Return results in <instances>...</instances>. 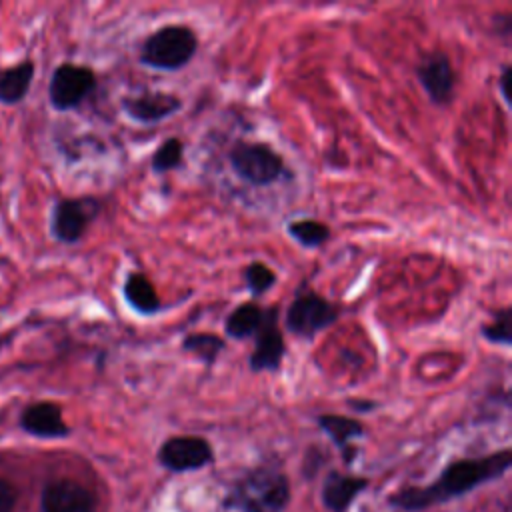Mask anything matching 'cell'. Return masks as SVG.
Segmentation results:
<instances>
[{
    "mask_svg": "<svg viewBox=\"0 0 512 512\" xmlns=\"http://www.w3.org/2000/svg\"><path fill=\"white\" fill-rule=\"evenodd\" d=\"M278 306H266L260 330L254 336V348L248 356V368L256 374L278 372L286 356V340L280 328Z\"/></svg>",
    "mask_w": 512,
    "mask_h": 512,
    "instance_id": "cell-9",
    "label": "cell"
},
{
    "mask_svg": "<svg viewBox=\"0 0 512 512\" xmlns=\"http://www.w3.org/2000/svg\"><path fill=\"white\" fill-rule=\"evenodd\" d=\"M286 234L298 246H302L306 250H316L330 240L332 230L326 222H322L318 218H294L286 224Z\"/></svg>",
    "mask_w": 512,
    "mask_h": 512,
    "instance_id": "cell-20",
    "label": "cell"
},
{
    "mask_svg": "<svg viewBox=\"0 0 512 512\" xmlns=\"http://www.w3.org/2000/svg\"><path fill=\"white\" fill-rule=\"evenodd\" d=\"M290 502V482L286 474L272 466H258L240 476L222 506L238 512H284Z\"/></svg>",
    "mask_w": 512,
    "mask_h": 512,
    "instance_id": "cell-2",
    "label": "cell"
},
{
    "mask_svg": "<svg viewBox=\"0 0 512 512\" xmlns=\"http://www.w3.org/2000/svg\"><path fill=\"white\" fill-rule=\"evenodd\" d=\"M340 306L322 294L302 288L284 312V328L304 340H314L316 334L334 326L340 318Z\"/></svg>",
    "mask_w": 512,
    "mask_h": 512,
    "instance_id": "cell-5",
    "label": "cell"
},
{
    "mask_svg": "<svg viewBox=\"0 0 512 512\" xmlns=\"http://www.w3.org/2000/svg\"><path fill=\"white\" fill-rule=\"evenodd\" d=\"M510 320H512L510 318V306L498 308L494 312L492 320L480 326V336L486 342H490V344H496V346H502V348H510V344H512Z\"/></svg>",
    "mask_w": 512,
    "mask_h": 512,
    "instance_id": "cell-23",
    "label": "cell"
},
{
    "mask_svg": "<svg viewBox=\"0 0 512 512\" xmlns=\"http://www.w3.org/2000/svg\"><path fill=\"white\" fill-rule=\"evenodd\" d=\"M22 428L38 438H64L70 434L62 418V408L54 402H34L20 416Z\"/></svg>",
    "mask_w": 512,
    "mask_h": 512,
    "instance_id": "cell-15",
    "label": "cell"
},
{
    "mask_svg": "<svg viewBox=\"0 0 512 512\" xmlns=\"http://www.w3.org/2000/svg\"><path fill=\"white\" fill-rule=\"evenodd\" d=\"M242 278H244V284H246L248 292L252 294V300H258L260 296L270 292L276 286V282H278L276 272L268 264H264L260 260L250 262L242 270Z\"/></svg>",
    "mask_w": 512,
    "mask_h": 512,
    "instance_id": "cell-22",
    "label": "cell"
},
{
    "mask_svg": "<svg viewBox=\"0 0 512 512\" xmlns=\"http://www.w3.org/2000/svg\"><path fill=\"white\" fill-rule=\"evenodd\" d=\"M122 298L132 312L144 318H152L162 310V300L152 280L138 270H132L126 274L122 282Z\"/></svg>",
    "mask_w": 512,
    "mask_h": 512,
    "instance_id": "cell-16",
    "label": "cell"
},
{
    "mask_svg": "<svg viewBox=\"0 0 512 512\" xmlns=\"http://www.w3.org/2000/svg\"><path fill=\"white\" fill-rule=\"evenodd\" d=\"M316 424L340 450L342 460L348 466H352V462L356 460V454H358V448L354 446V442L366 434L364 424L358 418L344 416V414H332V412L318 414Z\"/></svg>",
    "mask_w": 512,
    "mask_h": 512,
    "instance_id": "cell-13",
    "label": "cell"
},
{
    "mask_svg": "<svg viewBox=\"0 0 512 512\" xmlns=\"http://www.w3.org/2000/svg\"><path fill=\"white\" fill-rule=\"evenodd\" d=\"M510 464V448H502L498 452L476 458H458L448 462L434 482L426 486H406L392 494L390 504L406 512H420L430 506L464 496L470 490L504 476Z\"/></svg>",
    "mask_w": 512,
    "mask_h": 512,
    "instance_id": "cell-1",
    "label": "cell"
},
{
    "mask_svg": "<svg viewBox=\"0 0 512 512\" xmlns=\"http://www.w3.org/2000/svg\"><path fill=\"white\" fill-rule=\"evenodd\" d=\"M492 32L504 40L512 36V12H502L492 16Z\"/></svg>",
    "mask_w": 512,
    "mask_h": 512,
    "instance_id": "cell-24",
    "label": "cell"
},
{
    "mask_svg": "<svg viewBox=\"0 0 512 512\" xmlns=\"http://www.w3.org/2000/svg\"><path fill=\"white\" fill-rule=\"evenodd\" d=\"M198 46L200 40L192 26L164 24L142 40L138 48V62L152 70L176 72L194 60Z\"/></svg>",
    "mask_w": 512,
    "mask_h": 512,
    "instance_id": "cell-3",
    "label": "cell"
},
{
    "mask_svg": "<svg viewBox=\"0 0 512 512\" xmlns=\"http://www.w3.org/2000/svg\"><path fill=\"white\" fill-rule=\"evenodd\" d=\"M266 308L258 300H246L234 306L224 318V336L230 340H248L254 338L262 326Z\"/></svg>",
    "mask_w": 512,
    "mask_h": 512,
    "instance_id": "cell-17",
    "label": "cell"
},
{
    "mask_svg": "<svg viewBox=\"0 0 512 512\" xmlns=\"http://www.w3.org/2000/svg\"><path fill=\"white\" fill-rule=\"evenodd\" d=\"M184 166V142L178 136H168L150 156V168L154 174H168Z\"/></svg>",
    "mask_w": 512,
    "mask_h": 512,
    "instance_id": "cell-21",
    "label": "cell"
},
{
    "mask_svg": "<svg viewBox=\"0 0 512 512\" xmlns=\"http://www.w3.org/2000/svg\"><path fill=\"white\" fill-rule=\"evenodd\" d=\"M120 108L132 122L154 126L178 114L184 108V100L180 94L168 90H142L132 96H122Z\"/></svg>",
    "mask_w": 512,
    "mask_h": 512,
    "instance_id": "cell-11",
    "label": "cell"
},
{
    "mask_svg": "<svg viewBox=\"0 0 512 512\" xmlns=\"http://www.w3.org/2000/svg\"><path fill=\"white\" fill-rule=\"evenodd\" d=\"M226 346H228L226 338L218 336L216 332H206V330L188 332V334H184V338L180 342L182 352L190 354L192 358H196L206 368L216 364V360L226 350Z\"/></svg>",
    "mask_w": 512,
    "mask_h": 512,
    "instance_id": "cell-18",
    "label": "cell"
},
{
    "mask_svg": "<svg viewBox=\"0 0 512 512\" xmlns=\"http://www.w3.org/2000/svg\"><path fill=\"white\" fill-rule=\"evenodd\" d=\"M510 70H512V66H510L508 62H504L502 68H500V74H498V78H496L498 94H500V98H502V102H504L506 106H510V96H508V92H506V84H508V80H510Z\"/></svg>",
    "mask_w": 512,
    "mask_h": 512,
    "instance_id": "cell-26",
    "label": "cell"
},
{
    "mask_svg": "<svg viewBox=\"0 0 512 512\" xmlns=\"http://www.w3.org/2000/svg\"><path fill=\"white\" fill-rule=\"evenodd\" d=\"M100 200L94 196L60 198L52 208V236L62 244H76L100 214Z\"/></svg>",
    "mask_w": 512,
    "mask_h": 512,
    "instance_id": "cell-8",
    "label": "cell"
},
{
    "mask_svg": "<svg viewBox=\"0 0 512 512\" xmlns=\"http://www.w3.org/2000/svg\"><path fill=\"white\" fill-rule=\"evenodd\" d=\"M156 460L162 468L174 474L194 472L210 466L214 462V448L204 436L178 434L166 438L158 452Z\"/></svg>",
    "mask_w": 512,
    "mask_h": 512,
    "instance_id": "cell-6",
    "label": "cell"
},
{
    "mask_svg": "<svg viewBox=\"0 0 512 512\" xmlns=\"http://www.w3.org/2000/svg\"><path fill=\"white\" fill-rule=\"evenodd\" d=\"M14 502H16L14 488L4 478H0V512H10Z\"/></svg>",
    "mask_w": 512,
    "mask_h": 512,
    "instance_id": "cell-25",
    "label": "cell"
},
{
    "mask_svg": "<svg viewBox=\"0 0 512 512\" xmlns=\"http://www.w3.org/2000/svg\"><path fill=\"white\" fill-rule=\"evenodd\" d=\"M96 84L98 80L92 68L64 62L52 74L48 86L50 104L60 112L78 108L96 90Z\"/></svg>",
    "mask_w": 512,
    "mask_h": 512,
    "instance_id": "cell-7",
    "label": "cell"
},
{
    "mask_svg": "<svg viewBox=\"0 0 512 512\" xmlns=\"http://www.w3.org/2000/svg\"><path fill=\"white\" fill-rule=\"evenodd\" d=\"M368 488V478L330 470L322 482L320 498L330 512H348L354 500Z\"/></svg>",
    "mask_w": 512,
    "mask_h": 512,
    "instance_id": "cell-14",
    "label": "cell"
},
{
    "mask_svg": "<svg viewBox=\"0 0 512 512\" xmlns=\"http://www.w3.org/2000/svg\"><path fill=\"white\" fill-rule=\"evenodd\" d=\"M228 166L238 180L256 188L292 178L284 156L268 142L260 140H236L228 150Z\"/></svg>",
    "mask_w": 512,
    "mask_h": 512,
    "instance_id": "cell-4",
    "label": "cell"
},
{
    "mask_svg": "<svg viewBox=\"0 0 512 512\" xmlns=\"http://www.w3.org/2000/svg\"><path fill=\"white\" fill-rule=\"evenodd\" d=\"M416 80L426 92L428 100L434 106H448L454 100L456 90V70L452 60L442 50L426 52L414 66Z\"/></svg>",
    "mask_w": 512,
    "mask_h": 512,
    "instance_id": "cell-10",
    "label": "cell"
},
{
    "mask_svg": "<svg viewBox=\"0 0 512 512\" xmlns=\"http://www.w3.org/2000/svg\"><path fill=\"white\" fill-rule=\"evenodd\" d=\"M94 494L68 478L46 484L42 492V512H94Z\"/></svg>",
    "mask_w": 512,
    "mask_h": 512,
    "instance_id": "cell-12",
    "label": "cell"
},
{
    "mask_svg": "<svg viewBox=\"0 0 512 512\" xmlns=\"http://www.w3.org/2000/svg\"><path fill=\"white\" fill-rule=\"evenodd\" d=\"M346 406L352 408L354 412H372V410L380 408V402L368 400V398H348Z\"/></svg>",
    "mask_w": 512,
    "mask_h": 512,
    "instance_id": "cell-27",
    "label": "cell"
},
{
    "mask_svg": "<svg viewBox=\"0 0 512 512\" xmlns=\"http://www.w3.org/2000/svg\"><path fill=\"white\" fill-rule=\"evenodd\" d=\"M34 78V64L32 60H22L12 68L0 70V102L16 104L20 102Z\"/></svg>",
    "mask_w": 512,
    "mask_h": 512,
    "instance_id": "cell-19",
    "label": "cell"
}]
</instances>
